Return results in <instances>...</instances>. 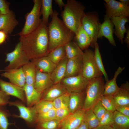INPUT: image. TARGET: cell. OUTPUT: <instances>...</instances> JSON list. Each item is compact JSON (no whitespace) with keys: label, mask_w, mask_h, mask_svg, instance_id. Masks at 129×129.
Listing matches in <instances>:
<instances>
[{"label":"cell","mask_w":129,"mask_h":129,"mask_svg":"<svg viewBox=\"0 0 129 129\" xmlns=\"http://www.w3.org/2000/svg\"><path fill=\"white\" fill-rule=\"evenodd\" d=\"M48 24L42 21L32 32L20 36L23 49L30 60L46 56L49 53Z\"/></svg>","instance_id":"6da1fadb"},{"label":"cell","mask_w":129,"mask_h":129,"mask_svg":"<svg viewBox=\"0 0 129 129\" xmlns=\"http://www.w3.org/2000/svg\"><path fill=\"white\" fill-rule=\"evenodd\" d=\"M58 12L54 10L51 20L48 24L49 53L55 48L64 46L72 41L75 35L58 17Z\"/></svg>","instance_id":"7a4b0ae2"},{"label":"cell","mask_w":129,"mask_h":129,"mask_svg":"<svg viewBox=\"0 0 129 129\" xmlns=\"http://www.w3.org/2000/svg\"><path fill=\"white\" fill-rule=\"evenodd\" d=\"M82 3L75 0H67L61 16L65 25L75 34L81 25L85 13Z\"/></svg>","instance_id":"3957f363"},{"label":"cell","mask_w":129,"mask_h":129,"mask_svg":"<svg viewBox=\"0 0 129 129\" xmlns=\"http://www.w3.org/2000/svg\"><path fill=\"white\" fill-rule=\"evenodd\" d=\"M105 84L102 76L89 80L85 91L83 109L86 110L92 108L100 100L103 95Z\"/></svg>","instance_id":"277c9868"},{"label":"cell","mask_w":129,"mask_h":129,"mask_svg":"<svg viewBox=\"0 0 129 129\" xmlns=\"http://www.w3.org/2000/svg\"><path fill=\"white\" fill-rule=\"evenodd\" d=\"M33 1L34 5L32 10L25 15L24 26L22 31L16 35L21 36L31 33L37 28L42 21L40 18L41 0H34Z\"/></svg>","instance_id":"5b68a950"},{"label":"cell","mask_w":129,"mask_h":129,"mask_svg":"<svg viewBox=\"0 0 129 129\" xmlns=\"http://www.w3.org/2000/svg\"><path fill=\"white\" fill-rule=\"evenodd\" d=\"M83 70L82 75L88 80L102 76L95 60L94 51L88 49L85 50L82 55Z\"/></svg>","instance_id":"8992f818"},{"label":"cell","mask_w":129,"mask_h":129,"mask_svg":"<svg viewBox=\"0 0 129 129\" xmlns=\"http://www.w3.org/2000/svg\"><path fill=\"white\" fill-rule=\"evenodd\" d=\"M101 24L97 14L95 12L85 13L81 21L82 26L90 37V46L94 48L98 39V35Z\"/></svg>","instance_id":"52a82bcc"},{"label":"cell","mask_w":129,"mask_h":129,"mask_svg":"<svg viewBox=\"0 0 129 129\" xmlns=\"http://www.w3.org/2000/svg\"><path fill=\"white\" fill-rule=\"evenodd\" d=\"M5 62L9 64L5 68L4 71L10 70L19 69L30 62L23 49L21 42L19 41L12 52L6 54Z\"/></svg>","instance_id":"ba28073f"},{"label":"cell","mask_w":129,"mask_h":129,"mask_svg":"<svg viewBox=\"0 0 129 129\" xmlns=\"http://www.w3.org/2000/svg\"><path fill=\"white\" fill-rule=\"evenodd\" d=\"M21 101L16 100L10 102L8 105L17 107L19 112V115H14V117L20 118L23 119L29 127L35 125L38 113L34 106L27 107Z\"/></svg>","instance_id":"9c48e42d"},{"label":"cell","mask_w":129,"mask_h":129,"mask_svg":"<svg viewBox=\"0 0 129 129\" xmlns=\"http://www.w3.org/2000/svg\"><path fill=\"white\" fill-rule=\"evenodd\" d=\"M89 81L80 75L64 78L60 82L70 93H83L85 92Z\"/></svg>","instance_id":"30bf717a"},{"label":"cell","mask_w":129,"mask_h":129,"mask_svg":"<svg viewBox=\"0 0 129 129\" xmlns=\"http://www.w3.org/2000/svg\"><path fill=\"white\" fill-rule=\"evenodd\" d=\"M106 9V15L110 18L116 17L128 18L129 16V6L125 5L115 0H105Z\"/></svg>","instance_id":"8fae6325"},{"label":"cell","mask_w":129,"mask_h":129,"mask_svg":"<svg viewBox=\"0 0 129 129\" xmlns=\"http://www.w3.org/2000/svg\"><path fill=\"white\" fill-rule=\"evenodd\" d=\"M0 90L8 96L15 97L26 104V97L23 87L0 79Z\"/></svg>","instance_id":"7c38bea8"},{"label":"cell","mask_w":129,"mask_h":129,"mask_svg":"<svg viewBox=\"0 0 129 129\" xmlns=\"http://www.w3.org/2000/svg\"><path fill=\"white\" fill-rule=\"evenodd\" d=\"M85 111L83 108L71 113L61 121V129H76L84 121Z\"/></svg>","instance_id":"4fadbf2b"},{"label":"cell","mask_w":129,"mask_h":129,"mask_svg":"<svg viewBox=\"0 0 129 129\" xmlns=\"http://www.w3.org/2000/svg\"><path fill=\"white\" fill-rule=\"evenodd\" d=\"M104 21L101 24L98 35V38L104 37L109 43L114 46H116L113 34L114 33V25L110 18L105 15Z\"/></svg>","instance_id":"5bb4252c"},{"label":"cell","mask_w":129,"mask_h":129,"mask_svg":"<svg viewBox=\"0 0 129 129\" xmlns=\"http://www.w3.org/2000/svg\"><path fill=\"white\" fill-rule=\"evenodd\" d=\"M82 55L68 59L64 78L82 75L83 63Z\"/></svg>","instance_id":"9a60e30c"},{"label":"cell","mask_w":129,"mask_h":129,"mask_svg":"<svg viewBox=\"0 0 129 129\" xmlns=\"http://www.w3.org/2000/svg\"><path fill=\"white\" fill-rule=\"evenodd\" d=\"M69 92L60 82L53 84L43 93L41 100L52 102L59 97Z\"/></svg>","instance_id":"2e32d148"},{"label":"cell","mask_w":129,"mask_h":129,"mask_svg":"<svg viewBox=\"0 0 129 129\" xmlns=\"http://www.w3.org/2000/svg\"><path fill=\"white\" fill-rule=\"evenodd\" d=\"M5 71L1 74L2 76L7 78L11 83L23 87L26 83L25 77L22 67Z\"/></svg>","instance_id":"e0dca14e"},{"label":"cell","mask_w":129,"mask_h":129,"mask_svg":"<svg viewBox=\"0 0 129 129\" xmlns=\"http://www.w3.org/2000/svg\"><path fill=\"white\" fill-rule=\"evenodd\" d=\"M53 84L50 74L42 72L36 69V75L33 86L37 91L43 93Z\"/></svg>","instance_id":"ac0fdd59"},{"label":"cell","mask_w":129,"mask_h":129,"mask_svg":"<svg viewBox=\"0 0 129 129\" xmlns=\"http://www.w3.org/2000/svg\"><path fill=\"white\" fill-rule=\"evenodd\" d=\"M18 24L14 13L11 11L0 16V31H4L7 35L11 34Z\"/></svg>","instance_id":"d6986e66"},{"label":"cell","mask_w":129,"mask_h":129,"mask_svg":"<svg viewBox=\"0 0 129 129\" xmlns=\"http://www.w3.org/2000/svg\"><path fill=\"white\" fill-rule=\"evenodd\" d=\"M117 105L129 106V83L128 81L122 84L117 92L113 95Z\"/></svg>","instance_id":"ffe728a7"},{"label":"cell","mask_w":129,"mask_h":129,"mask_svg":"<svg viewBox=\"0 0 129 129\" xmlns=\"http://www.w3.org/2000/svg\"><path fill=\"white\" fill-rule=\"evenodd\" d=\"M23 88L26 95V106L33 107L41 100L43 93L37 91L33 85L25 83Z\"/></svg>","instance_id":"44dd1931"},{"label":"cell","mask_w":129,"mask_h":129,"mask_svg":"<svg viewBox=\"0 0 129 129\" xmlns=\"http://www.w3.org/2000/svg\"><path fill=\"white\" fill-rule=\"evenodd\" d=\"M85 92L83 93H70L68 110L70 113L83 108Z\"/></svg>","instance_id":"7402d4cb"},{"label":"cell","mask_w":129,"mask_h":129,"mask_svg":"<svg viewBox=\"0 0 129 129\" xmlns=\"http://www.w3.org/2000/svg\"><path fill=\"white\" fill-rule=\"evenodd\" d=\"M36 69L41 72L51 74L56 66L47 56L31 60Z\"/></svg>","instance_id":"603a6c76"},{"label":"cell","mask_w":129,"mask_h":129,"mask_svg":"<svg viewBox=\"0 0 129 129\" xmlns=\"http://www.w3.org/2000/svg\"><path fill=\"white\" fill-rule=\"evenodd\" d=\"M110 19L115 27L114 33L121 43H123L124 38V35L127 30L125 25L129 22L128 18L116 17L111 18Z\"/></svg>","instance_id":"cb8c5ba5"},{"label":"cell","mask_w":129,"mask_h":129,"mask_svg":"<svg viewBox=\"0 0 129 129\" xmlns=\"http://www.w3.org/2000/svg\"><path fill=\"white\" fill-rule=\"evenodd\" d=\"M68 59L66 57L58 63L50 74V77L53 84L60 82L64 78L66 64Z\"/></svg>","instance_id":"d4e9b609"},{"label":"cell","mask_w":129,"mask_h":129,"mask_svg":"<svg viewBox=\"0 0 129 129\" xmlns=\"http://www.w3.org/2000/svg\"><path fill=\"white\" fill-rule=\"evenodd\" d=\"M74 41L82 50L87 49L90 46L91 40L89 36L83 28L81 25L75 34Z\"/></svg>","instance_id":"484cf974"},{"label":"cell","mask_w":129,"mask_h":129,"mask_svg":"<svg viewBox=\"0 0 129 129\" xmlns=\"http://www.w3.org/2000/svg\"><path fill=\"white\" fill-rule=\"evenodd\" d=\"M125 67H119L114 73L113 78L106 81L105 84L103 95H113L118 90L119 87L117 83L116 79L118 75L124 69Z\"/></svg>","instance_id":"4316f807"},{"label":"cell","mask_w":129,"mask_h":129,"mask_svg":"<svg viewBox=\"0 0 129 129\" xmlns=\"http://www.w3.org/2000/svg\"><path fill=\"white\" fill-rule=\"evenodd\" d=\"M111 126L115 129H129V117L116 110L113 113Z\"/></svg>","instance_id":"83f0119b"},{"label":"cell","mask_w":129,"mask_h":129,"mask_svg":"<svg viewBox=\"0 0 129 129\" xmlns=\"http://www.w3.org/2000/svg\"><path fill=\"white\" fill-rule=\"evenodd\" d=\"M22 68L25 77L26 84L33 86L36 73V69L34 65L30 61Z\"/></svg>","instance_id":"f1b7e54d"},{"label":"cell","mask_w":129,"mask_h":129,"mask_svg":"<svg viewBox=\"0 0 129 129\" xmlns=\"http://www.w3.org/2000/svg\"><path fill=\"white\" fill-rule=\"evenodd\" d=\"M52 0H41L40 13L42 16V21L48 24L49 16L51 17L54 13L52 8Z\"/></svg>","instance_id":"f546056e"},{"label":"cell","mask_w":129,"mask_h":129,"mask_svg":"<svg viewBox=\"0 0 129 129\" xmlns=\"http://www.w3.org/2000/svg\"><path fill=\"white\" fill-rule=\"evenodd\" d=\"M64 47L66 56L68 59L82 55L83 53L82 50L74 41L69 42L64 45Z\"/></svg>","instance_id":"4dcf8cb0"},{"label":"cell","mask_w":129,"mask_h":129,"mask_svg":"<svg viewBox=\"0 0 129 129\" xmlns=\"http://www.w3.org/2000/svg\"><path fill=\"white\" fill-rule=\"evenodd\" d=\"M47 56L52 62L57 64L66 57L64 46L55 48L50 52Z\"/></svg>","instance_id":"1f68e13d"},{"label":"cell","mask_w":129,"mask_h":129,"mask_svg":"<svg viewBox=\"0 0 129 129\" xmlns=\"http://www.w3.org/2000/svg\"><path fill=\"white\" fill-rule=\"evenodd\" d=\"M84 121L87 123L89 129H92L99 126V120L93 112L92 108L85 110Z\"/></svg>","instance_id":"d6a6232c"},{"label":"cell","mask_w":129,"mask_h":129,"mask_svg":"<svg viewBox=\"0 0 129 129\" xmlns=\"http://www.w3.org/2000/svg\"><path fill=\"white\" fill-rule=\"evenodd\" d=\"M94 48V57L96 63L99 69L104 76L105 80L107 81L109 80L108 76L103 65L99 46L97 42L95 44Z\"/></svg>","instance_id":"836d02e7"},{"label":"cell","mask_w":129,"mask_h":129,"mask_svg":"<svg viewBox=\"0 0 129 129\" xmlns=\"http://www.w3.org/2000/svg\"><path fill=\"white\" fill-rule=\"evenodd\" d=\"M61 121L54 119L37 123L35 129H61Z\"/></svg>","instance_id":"e575fe53"},{"label":"cell","mask_w":129,"mask_h":129,"mask_svg":"<svg viewBox=\"0 0 129 129\" xmlns=\"http://www.w3.org/2000/svg\"><path fill=\"white\" fill-rule=\"evenodd\" d=\"M70 93L68 92L57 98L52 102L55 109L60 108L68 109Z\"/></svg>","instance_id":"d590c367"},{"label":"cell","mask_w":129,"mask_h":129,"mask_svg":"<svg viewBox=\"0 0 129 129\" xmlns=\"http://www.w3.org/2000/svg\"><path fill=\"white\" fill-rule=\"evenodd\" d=\"M100 101L107 111L113 112L116 110L113 95H103Z\"/></svg>","instance_id":"8d00e7d4"},{"label":"cell","mask_w":129,"mask_h":129,"mask_svg":"<svg viewBox=\"0 0 129 129\" xmlns=\"http://www.w3.org/2000/svg\"><path fill=\"white\" fill-rule=\"evenodd\" d=\"M38 114L43 113L54 108L52 102L41 100L34 106Z\"/></svg>","instance_id":"74e56055"},{"label":"cell","mask_w":129,"mask_h":129,"mask_svg":"<svg viewBox=\"0 0 129 129\" xmlns=\"http://www.w3.org/2000/svg\"><path fill=\"white\" fill-rule=\"evenodd\" d=\"M10 116L8 110L5 109L3 106H0V129H8L10 125L8 119Z\"/></svg>","instance_id":"f35d334b"},{"label":"cell","mask_w":129,"mask_h":129,"mask_svg":"<svg viewBox=\"0 0 129 129\" xmlns=\"http://www.w3.org/2000/svg\"><path fill=\"white\" fill-rule=\"evenodd\" d=\"M55 109L53 108L46 112L38 114L36 124L56 119Z\"/></svg>","instance_id":"ab89813d"},{"label":"cell","mask_w":129,"mask_h":129,"mask_svg":"<svg viewBox=\"0 0 129 129\" xmlns=\"http://www.w3.org/2000/svg\"><path fill=\"white\" fill-rule=\"evenodd\" d=\"M92 111L100 121L107 111L102 104L100 101L92 107Z\"/></svg>","instance_id":"60d3db41"},{"label":"cell","mask_w":129,"mask_h":129,"mask_svg":"<svg viewBox=\"0 0 129 129\" xmlns=\"http://www.w3.org/2000/svg\"><path fill=\"white\" fill-rule=\"evenodd\" d=\"M113 113L107 111L100 121L99 126H111L113 120Z\"/></svg>","instance_id":"b9f144b4"},{"label":"cell","mask_w":129,"mask_h":129,"mask_svg":"<svg viewBox=\"0 0 129 129\" xmlns=\"http://www.w3.org/2000/svg\"><path fill=\"white\" fill-rule=\"evenodd\" d=\"M56 119L61 121L71 113L68 109L60 108L55 109Z\"/></svg>","instance_id":"7bdbcfd3"},{"label":"cell","mask_w":129,"mask_h":129,"mask_svg":"<svg viewBox=\"0 0 129 129\" xmlns=\"http://www.w3.org/2000/svg\"><path fill=\"white\" fill-rule=\"evenodd\" d=\"M9 3L4 0H0V11L2 15L7 14L11 11L9 8Z\"/></svg>","instance_id":"ee69618b"},{"label":"cell","mask_w":129,"mask_h":129,"mask_svg":"<svg viewBox=\"0 0 129 129\" xmlns=\"http://www.w3.org/2000/svg\"><path fill=\"white\" fill-rule=\"evenodd\" d=\"M10 98V96L0 90V106H3L8 104Z\"/></svg>","instance_id":"f6af8a7d"},{"label":"cell","mask_w":129,"mask_h":129,"mask_svg":"<svg viewBox=\"0 0 129 129\" xmlns=\"http://www.w3.org/2000/svg\"><path fill=\"white\" fill-rule=\"evenodd\" d=\"M116 111L122 114L129 117V106L115 105Z\"/></svg>","instance_id":"bcb514c9"},{"label":"cell","mask_w":129,"mask_h":129,"mask_svg":"<svg viewBox=\"0 0 129 129\" xmlns=\"http://www.w3.org/2000/svg\"><path fill=\"white\" fill-rule=\"evenodd\" d=\"M7 37V34L4 31H0V45L5 41Z\"/></svg>","instance_id":"7dc6e473"},{"label":"cell","mask_w":129,"mask_h":129,"mask_svg":"<svg viewBox=\"0 0 129 129\" xmlns=\"http://www.w3.org/2000/svg\"><path fill=\"white\" fill-rule=\"evenodd\" d=\"M54 1L61 10H62V7H64L65 6L66 4L64 3L62 0H55Z\"/></svg>","instance_id":"c3c4849f"},{"label":"cell","mask_w":129,"mask_h":129,"mask_svg":"<svg viewBox=\"0 0 129 129\" xmlns=\"http://www.w3.org/2000/svg\"><path fill=\"white\" fill-rule=\"evenodd\" d=\"M76 129H89L87 123L83 121Z\"/></svg>","instance_id":"681fc988"},{"label":"cell","mask_w":129,"mask_h":129,"mask_svg":"<svg viewBox=\"0 0 129 129\" xmlns=\"http://www.w3.org/2000/svg\"><path fill=\"white\" fill-rule=\"evenodd\" d=\"M92 129H115L111 126H99Z\"/></svg>","instance_id":"f907efd6"},{"label":"cell","mask_w":129,"mask_h":129,"mask_svg":"<svg viewBox=\"0 0 129 129\" xmlns=\"http://www.w3.org/2000/svg\"><path fill=\"white\" fill-rule=\"evenodd\" d=\"M125 38H124V41L126 43L127 46L128 48L129 47V29L127 30Z\"/></svg>","instance_id":"816d5d0a"},{"label":"cell","mask_w":129,"mask_h":129,"mask_svg":"<svg viewBox=\"0 0 129 129\" xmlns=\"http://www.w3.org/2000/svg\"><path fill=\"white\" fill-rule=\"evenodd\" d=\"M119 1L125 5L129 6V0H119Z\"/></svg>","instance_id":"f5cc1de1"},{"label":"cell","mask_w":129,"mask_h":129,"mask_svg":"<svg viewBox=\"0 0 129 129\" xmlns=\"http://www.w3.org/2000/svg\"><path fill=\"white\" fill-rule=\"evenodd\" d=\"M4 71V70H0V72L1 71Z\"/></svg>","instance_id":"db71d44e"},{"label":"cell","mask_w":129,"mask_h":129,"mask_svg":"<svg viewBox=\"0 0 129 129\" xmlns=\"http://www.w3.org/2000/svg\"><path fill=\"white\" fill-rule=\"evenodd\" d=\"M1 15H2V14H1V12H0V16H1Z\"/></svg>","instance_id":"11a10c76"}]
</instances>
